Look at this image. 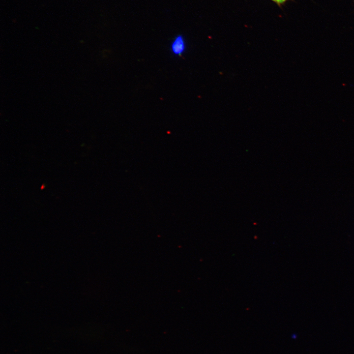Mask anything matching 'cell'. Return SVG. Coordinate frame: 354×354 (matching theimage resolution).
I'll return each mask as SVG.
<instances>
[{
    "instance_id": "1",
    "label": "cell",
    "mask_w": 354,
    "mask_h": 354,
    "mask_svg": "<svg viewBox=\"0 0 354 354\" xmlns=\"http://www.w3.org/2000/svg\"><path fill=\"white\" fill-rule=\"evenodd\" d=\"M186 49V43L182 35L175 37L171 44V51L175 56H181Z\"/></svg>"
},
{
    "instance_id": "2",
    "label": "cell",
    "mask_w": 354,
    "mask_h": 354,
    "mask_svg": "<svg viewBox=\"0 0 354 354\" xmlns=\"http://www.w3.org/2000/svg\"><path fill=\"white\" fill-rule=\"evenodd\" d=\"M278 4H280L285 2L287 0H271Z\"/></svg>"
}]
</instances>
